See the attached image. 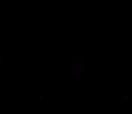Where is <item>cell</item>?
<instances>
[]
</instances>
